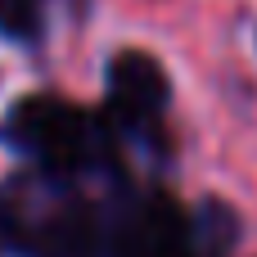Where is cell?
I'll return each instance as SVG.
<instances>
[{
  "instance_id": "1",
  "label": "cell",
  "mask_w": 257,
  "mask_h": 257,
  "mask_svg": "<svg viewBox=\"0 0 257 257\" xmlns=\"http://www.w3.org/2000/svg\"><path fill=\"white\" fill-rule=\"evenodd\" d=\"M0 140L14 145L18 154L36 158L54 176H86L113 163V126L108 117L77 108L59 95H27L9 108Z\"/></svg>"
},
{
  "instance_id": "3",
  "label": "cell",
  "mask_w": 257,
  "mask_h": 257,
  "mask_svg": "<svg viewBox=\"0 0 257 257\" xmlns=\"http://www.w3.org/2000/svg\"><path fill=\"white\" fill-rule=\"evenodd\" d=\"M108 257H194L181 203L167 194L136 199L108 226Z\"/></svg>"
},
{
  "instance_id": "4",
  "label": "cell",
  "mask_w": 257,
  "mask_h": 257,
  "mask_svg": "<svg viewBox=\"0 0 257 257\" xmlns=\"http://www.w3.org/2000/svg\"><path fill=\"white\" fill-rule=\"evenodd\" d=\"M0 32L14 41L41 36V5L36 0H0Z\"/></svg>"
},
{
  "instance_id": "2",
  "label": "cell",
  "mask_w": 257,
  "mask_h": 257,
  "mask_svg": "<svg viewBox=\"0 0 257 257\" xmlns=\"http://www.w3.org/2000/svg\"><path fill=\"white\" fill-rule=\"evenodd\" d=\"M172 104V81L163 63L145 50H117L108 59V126L140 136V140H163V117Z\"/></svg>"
}]
</instances>
